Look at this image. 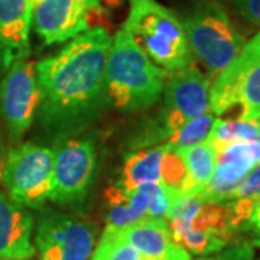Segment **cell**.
Returning a JSON list of instances; mask_svg holds the SVG:
<instances>
[{
    "mask_svg": "<svg viewBox=\"0 0 260 260\" xmlns=\"http://www.w3.org/2000/svg\"><path fill=\"white\" fill-rule=\"evenodd\" d=\"M233 10L247 23L260 28V0H230Z\"/></svg>",
    "mask_w": 260,
    "mask_h": 260,
    "instance_id": "cell-25",
    "label": "cell"
},
{
    "mask_svg": "<svg viewBox=\"0 0 260 260\" xmlns=\"http://www.w3.org/2000/svg\"><path fill=\"white\" fill-rule=\"evenodd\" d=\"M149 185V207L146 217L168 220L174 204L181 197L177 189L162 182H152Z\"/></svg>",
    "mask_w": 260,
    "mask_h": 260,
    "instance_id": "cell-22",
    "label": "cell"
},
{
    "mask_svg": "<svg viewBox=\"0 0 260 260\" xmlns=\"http://www.w3.org/2000/svg\"><path fill=\"white\" fill-rule=\"evenodd\" d=\"M102 0H41L34 8L35 32L45 45L64 44L88 30Z\"/></svg>",
    "mask_w": 260,
    "mask_h": 260,
    "instance_id": "cell-11",
    "label": "cell"
},
{
    "mask_svg": "<svg viewBox=\"0 0 260 260\" xmlns=\"http://www.w3.org/2000/svg\"><path fill=\"white\" fill-rule=\"evenodd\" d=\"M213 177L198 198L211 203L229 201L236 186L260 162V139L233 142L215 149Z\"/></svg>",
    "mask_w": 260,
    "mask_h": 260,
    "instance_id": "cell-12",
    "label": "cell"
},
{
    "mask_svg": "<svg viewBox=\"0 0 260 260\" xmlns=\"http://www.w3.org/2000/svg\"><path fill=\"white\" fill-rule=\"evenodd\" d=\"M168 75L124 29L114 35L106 64L110 104L121 112L146 110L162 97Z\"/></svg>",
    "mask_w": 260,
    "mask_h": 260,
    "instance_id": "cell-2",
    "label": "cell"
},
{
    "mask_svg": "<svg viewBox=\"0 0 260 260\" xmlns=\"http://www.w3.org/2000/svg\"><path fill=\"white\" fill-rule=\"evenodd\" d=\"M34 215L26 207L0 192V260H29L35 256Z\"/></svg>",
    "mask_w": 260,
    "mask_h": 260,
    "instance_id": "cell-14",
    "label": "cell"
},
{
    "mask_svg": "<svg viewBox=\"0 0 260 260\" xmlns=\"http://www.w3.org/2000/svg\"><path fill=\"white\" fill-rule=\"evenodd\" d=\"M90 260H145L121 236L120 229L106 227Z\"/></svg>",
    "mask_w": 260,
    "mask_h": 260,
    "instance_id": "cell-20",
    "label": "cell"
},
{
    "mask_svg": "<svg viewBox=\"0 0 260 260\" xmlns=\"http://www.w3.org/2000/svg\"><path fill=\"white\" fill-rule=\"evenodd\" d=\"M49 201L64 208H80L90 194L97 171V152L88 138H67L54 148Z\"/></svg>",
    "mask_w": 260,
    "mask_h": 260,
    "instance_id": "cell-9",
    "label": "cell"
},
{
    "mask_svg": "<svg viewBox=\"0 0 260 260\" xmlns=\"http://www.w3.org/2000/svg\"><path fill=\"white\" fill-rule=\"evenodd\" d=\"M195 260H254V249L249 242H239L210 256Z\"/></svg>",
    "mask_w": 260,
    "mask_h": 260,
    "instance_id": "cell-23",
    "label": "cell"
},
{
    "mask_svg": "<svg viewBox=\"0 0 260 260\" xmlns=\"http://www.w3.org/2000/svg\"><path fill=\"white\" fill-rule=\"evenodd\" d=\"M249 232L253 236V246L260 247V194L254 195V205H253V213H251L250 223H249Z\"/></svg>",
    "mask_w": 260,
    "mask_h": 260,
    "instance_id": "cell-26",
    "label": "cell"
},
{
    "mask_svg": "<svg viewBox=\"0 0 260 260\" xmlns=\"http://www.w3.org/2000/svg\"><path fill=\"white\" fill-rule=\"evenodd\" d=\"M210 78L195 65L169 73L164 87L162 112L143 133L136 136L132 149L165 145L184 123L210 113Z\"/></svg>",
    "mask_w": 260,
    "mask_h": 260,
    "instance_id": "cell-4",
    "label": "cell"
},
{
    "mask_svg": "<svg viewBox=\"0 0 260 260\" xmlns=\"http://www.w3.org/2000/svg\"><path fill=\"white\" fill-rule=\"evenodd\" d=\"M106 2H107V5H110V6H117L121 0H106Z\"/></svg>",
    "mask_w": 260,
    "mask_h": 260,
    "instance_id": "cell-27",
    "label": "cell"
},
{
    "mask_svg": "<svg viewBox=\"0 0 260 260\" xmlns=\"http://www.w3.org/2000/svg\"><path fill=\"white\" fill-rule=\"evenodd\" d=\"M123 29L168 73L184 70L194 62L182 20L156 0H130Z\"/></svg>",
    "mask_w": 260,
    "mask_h": 260,
    "instance_id": "cell-3",
    "label": "cell"
},
{
    "mask_svg": "<svg viewBox=\"0 0 260 260\" xmlns=\"http://www.w3.org/2000/svg\"><path fill=\"white\" fill-rule=\"evenodd\" d=\"M29 260H30V259H29Z\"/></svg>",
    "mask_w": 260,
    "mask_h": 260,
    "instance_id": "cell-29",
    "label": "cell"
},
{
    "mask_svg": "<svg viewBox=\"0 0 260 260\" xmlns=\"http://www.w3.org/2000/svg\"><path fill=\"white\" fill-rule=\"evenodd\" d=\"M260 188V162L256 167L251 169L250 172L243 178L242 182L236 186L233 191L230 200H237V198H250L254 197Z\"/></svg>",
    "mask_w": 260,
    "mask_h": 260,
    "instance_id": "cell-24",
    "label": "cell"
},
{
    "mask_svg": "<svg viewBox=\"0 0 260 260\" xmlns=\"http://www.w3.org/2000/svg\"><path fill=\"white\" fill-rule=\"evenodd\" d=\"M32 15L29 0H0V71L29 56Z\"/></svg>",
    "mask_w": 260,
    "mask_h": 260,
    "instance_id": "cell-13",
    "label": "cell"
},
{
    "mask_svg": "<svg viewBox=\"0 0 260 260\" xmlns=\"http://www.w3.org/2000/svg\"><path fill=\"white\" fill-rule=\"evenodd\" d=\"M39 107L35 62L20 59L10 65L0 84V113L9 139L18 143L32 126Z\"/></svg>",
    "mask_w": 260,
    "mask_h": 260,
    "instance_id": "cell-10",
    "label": "cell"
},
{
    "mask_svg": "<svg viewBox=\"0 0 260 260\" xmlns=\"http://www.w3.org/2000/svg\"><path fill=\"white\" fill-rule=\"evenodd\" d=\"M106 227L124 229L146 217L149 207V185L126 189L117 181L106 189Z\"/></svg>",
    "mask_w": 260,
    "mask_h": 260,
    "instance_id": "cell-16",
    "label": "cell"
},
{
    "mask_svg": "<svg viewBox=\"0 0 260 260\" xmlns=\"http://www.w3.org/2000/svg\"><path fill=\"white\" fill-rule=\"evenodd\" d=\"M54 149L25 143L12 149L2 169L10 200L28 210H41L52 189Z\"/></svg>",
    "mask_w": 260,
    "mask_h": 260,
    "instance_id": "cell-7",
    "label": "cell"
},
{
    "mask_svg": "<svg viewBox=\"0 0 260 260\" xmlns=\"http://www.w3.org/2000/svg\"><path fill=\"white\" fill-rule=\"evenodd\" d=\"M97 225L55 208H41L35 250L41 260H90L97 244Z\"/></svg>",
    "mask_w": 260,
    "mask_h": 260,
    "instance_id": "cell-8",
    "label": "cell"
},
{
    "mask_svg": "<svg viewBox=\"0 0 260 260\" xmlns=\"http://www.w3.org/2000/svg\"><path fill=\"white\" fill-rule=\"evenodd\" d=\"M3 156V138H2V132H0V160Z\"/></svg>",
    "mask_w": 260,
    "mask_h": 260,
    "instance_id": "cell-28",
    "label": "cell"
},
{
    "mask_svg": "<svg viewBox=\"0 0 260 260\" xmlns=\"http://www.w3.org/2000/svg\"><path fill=\"white\" fill-rule=\"evenodd\" d=\"M120 233L145 260H191V254L174 240L164 218L145 217L120 229Z\"/></svg>",
    "mask_w": 260,
    "mask_h": 260,
    "instance_id": "cell-15",
    "label": "cell"
},
{
    "mask_svg": "<svg viewBox=\"0 0 260 260\" xmlns=\"http://www.w3.org/2000/svg\"><path fill=\"white\" fill-rule=\"evenodd\" d=\"M191 54L198 58L211 77H217L246 44L220 0H201L181 19Z\"/></svg>",
    "mask_w": 260,
    "mask_h": 260,
    "instance_id": "cell-5",
    "label": "cell"
},
{
    "mask_svg": "<svg viewBox=\"0 0 260 260\" xmlns=\"http://www.w3.org/2000/svg\"><path fill=\"white\" fill-rule=\"evenodd\" d=\"M215 119H217L215 114L210 112L188 120L169 136L165 145L169 148L179 150V149L189 148V146H194L198 143H203L210 138Z\"/></svg>",
    "mask_w": 260,
    "mask_h": 260,
    "instance_id": "cell-21",
    "label": "cell"
},
{
    "mask_svg": "<svg viewBox=\"0 0 260 260\" xmlns=\"http://www.w3.org/2000/svg\"><path fill=\"white\" fill-rule=\"evenodd\" d=\"M110 45V35L97 26L35 64L37 116L48 138L62 140L88 129L110 106L106 83Z\"/></svg>",
    "mask_w": 260,
    "mask_h": 260,
    "instance_id": "cell-1",
    "label": "cell"
},
{
    "mask_svg": "<svg viewBox=\"0 0 260 260\" xmlns=\"http://www.w3.org/2000/svg\"><path fill=\"white\" fill-rule=\"evenodd\" d=\"M186 168L185 182L181 189V197H195L203 192L213 177L217 152L210 140L189 148L179 149Z\"/></svg>",
    "mask_w": 260,
    "mask_h": 260,
    "instance_id": "cell-18",
    "label": "cell"
},
{
    "mask_svg": "<svg viewBox=\"0 0 260 260\" xmlns=\"http://www.w3.org/2000/svg\"><path fill=\"white\" fill-rule=\"evenodd\" d=\"M167 150V145L135 149L124 158L121 177L117 182L126 189H135L145 184L160 182L162 162Z\"/></svg>",
    "mask_w": 260,
    "mask_h": 260,
    "instance_id": "cell-17",
    "label": "cell"
},
{
    "mask_svg": "<svg viewBox=\"0 0 260 260\" xmlns=\"http://www.w3.org/2000/svg\"><path fill=\"white\" fill-rule=\"evenodd\" d=\"M260 139V120H223L215 119L208 140L214 148H221L233 142Z\"/></svg>",
    "mask_w": 260,
    "mask_h": 260,
    "instance_id": "cell-19",
    "label": "cell"
},
{
    "mask_svg": "<svg viewBox=\"0 0 260 260\" xmlns=\"http://www.w3.org/2000/svg\"><path fill=\"white\" fill-rule=\"evenodd\" d=\"M240 107V120H260V32L246 41L239 55L214 78L210 110L215 116Z\"/></svg>",
    "mask_w": 260,
    "mask_h": 260,
    "instance_id": "cell-6",
    "label": "cell"
}]
</instances>
